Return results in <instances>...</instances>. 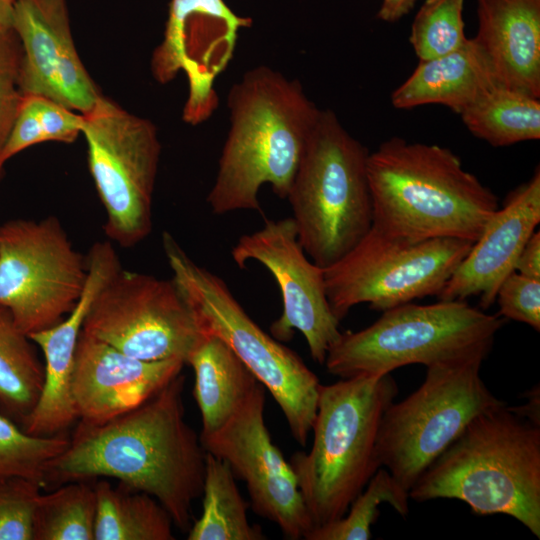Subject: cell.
Instances as JSON below:
<instances>
[{
  "instance_id": "1",
  "label": "cell",
  "mask_w": 540,
  "mask_h": 540,
  "mask_svg": "<svg viewBox=\"0 0 540 540\" xmlns=\"http://www.w3.org/2000/svg\"><path fill=\"white\" fill-rule=\"evenodd\" d=\"M181 373L152 397L115 418L81 422L54 461L47 483L113 478L155 498L187 533L202 495L206 451L185 417Z\"/></svg>"
},
{
  "instance_id": "2",
  "label": "cell",
  "mask_w": 540,
  "mask_h": 540,
  "mask_svg": "<svg viewBox=\"0 0 540 540\" xmlns=\"http://www.w3.org/2000/svg\"><path fill=\"white\" fill-rule=\"evenodd\" d=\"M227 107L230 129L207 202L216 215L261 212L262 185L286 199L320 109L299 81L266 66L231 87Z\"/></svg>"
},
{
  "instance_id": "3",
  "label": "cell",
  "mask_w": 540,
  "mask_h": 540,
  "mask_svg": "<svg viewBox=\"0 0 540 540\" xmlns=\"http://www.w3.org/2000/svg\"><path fill=\"white\" fill-rule=\"evenodd\" d=\"M457 499L478 515L504 514L540 538V424L505 402L477 415L409 490Z\"/></svg>"
},
{
  "instance_id": "4",
  "label": "cell",
  "mask_w": 540,
  "mask_h": 540,
  "mask_svg": "<svg viewBox=\"0 0 540 540\" xmlns=\"http://www.w3.org/2000/svg\"><path fill=\"white\" fill-rule=\"evenodd\" d=\"M367 175L372 226L390 234L474 242L499 208L497 196L439 145L390 138L369 153Z\"/></svg>"
},
{
  "instance_id": "5",
  "label": "cell",
  "mask_w": 540,
  "mask_h": 540,
  "mask_svg": "<svg viewBox=\"0 0 540 540\" xmlns=\"http://www.w3.org/2000/svg\"><path fill=\"white\" fill-rule=\"evenodd\" d=\"M398 394L390 374L357 376L319 387L308 453L290 458L313 528L338 520L381 467V417Z\"/></svg>"
},
{
  "instance_id": "6",
  "label": "cell",
  "mask_w": 540,
  "mask_h": 540,
  "mask_svg": "<svg viewBox=\"0 0 540 540\" xmlns=\"http://www.w3.org/2000/svg\"><path fill=\"white\" fill-rule=\"evenodd\" d=\"M368 155L333 111L320 109L286 199L300 245L323 269L372 227Z\"/></svg>"
},
{
  "instance_id": "7",
  "label": "cell",
  "mask_w": 540,
  "mask_h": 540,
  "mask_svg": "<svg viewBox=\"0 0 540 540\" xmlns=\"http://www.w3.org/2000/svg\"><path fill=\"white\" fill-rule=\"evenodd\" d=\"M162 246L172 280L205 334L225 342L281 409L305 447L317 412L320 381L300 356L263 331L222 278L198 265L167 231Z\"/></svg>"
},
{
  "instance_id": "8",
  "label": "cell",
  "mask_w": 540,
  "mask_h": 540,
  "mask_svg": "<svg viewBox=\"0 0 540 540\" xmlns=\"http://www.w3.org/2000/svg\"><path fill=\"white\" fill-rule=\"evenodd\" d=\"M505 319L465 300L405 303L382 312L368 327L342 333L325 366L341 379L379 377L411 364L426 367L487 357Z\"/></svg>"
},
{
  "instance_id": "9",
  "label": "cell",
  "mask_w": 540,
  "mask_h": 540,
  "mask_svg": "<svg viewBox=\"0 0 540 540\" xmlns=\"http://www.w3.org/2000/svg\"><path fill=\"white\" fill-rule=\"evenodd\" d=\"M484 359L474 356L428 366L422 384L385 409L377 457L408 492L477 415L503 403L481 378Z\"/></svg>"
},
{
  "instance_id": "10",
  "label": "cell",
  "mask_w": 540,
  "mask_h": 540,
  "mask_svg": "<svg viewBox=\"0 0 540 540\" xmlns=\"http://www.w3.org/2000/svg\"><path fill=\"white\" fill-rule=\"evenodd\" d=\"M473 242L412 239L374 226L343 258L324 269L326 296L341 321L367 303L377 311L438 296Z\"/></svg>"
},
{
  "instance_id": "11",
  "label": "cell",
  "mask_w": 540,
  "mask_h": 540,
  "mask_svg": "<svg viewBox=\"0 0 540 540\" xmlns=\"http://www.w3.org/2000/svg\"><path fill=\"white\" fill-rule=\"evenodd\" d=\"M83 119L88 167L106 213L105 234L121 247H133L152 229L158 130L105 96Z\"/></svg>"
},
{
  "instance_id": "12",
  "label": "cell",
  "mask_w": 540,
  "mask_h": 540,
  "mask_svg": "<svg viewBox=\"0 0 540 540\" xmlns=\"http://www.w3.org/2000/svg\"><path fill=\"white\" fill-rule=\"evenodd\" d=\"M86 280L87 260L55 216L0 225V306L28 336L65 318Z\"/></svg>"
},
{
  "instance_id": "13",
  "label": "cell",
  "mask_w": 540,
  "mask_h": 540,
  "mask_svg": "<svg viewBox=\"0 0 540 540\" xmlns=\"http://www.w3.org/2000/svg\"><path fill=\"white\" fill-rule=\"evenodd\" d=\"M82 332L140 360L185 364L205 335L172 278L122 269L95 296Z\"/></svg>"
},
{
  "instance_id": "14",
  "label": "cell",
  "mask_w": 540,
  "mask_h": 540,
  "mask_svg": "<svg viewBox=\"0 0 540 540\" xmlns=\"http://www.w3.org/2000/svg\"><path fill=\"white\" fill-rule=\"evenodd\" d=\"M250 17L234 13L224 0H170L163 39L151 58V72L160 84L179 73L186 76L188 96L183 120L198 125L218 107L216 78L233 57L241 29Z\"/></svg>"
},
{
  "instance_id": "15",
  "label": "cell",
  "mask_w": 540,
  "mask_h": 540,
  "mask_svg": "<svg viewBox=\"0 0 540 540\" xmlns=\"http://www.w3.org/2000/svg\"><path fill=\"white\" fill-rule=\"evenodd\" d=\"M264 411L265 388L258 383L236 413L216 431L199 435L200 441L245 482L256 514L277 525L284 538L305 539L313 523L293 469L272 441Z\"/></svg>"
},
{
  "instance_id": "16",
  "label": "cell",
  "mask_w": 540,
  "mask_h": 540,
  "mask_svg": "<svg viewBox=\"0 0 540 540\" xmlns=\"http://www.w3.org/2000/svg\"><path fill=\"white\" fill-rule=\"evenodd\" d=\"M231 256L241 268L249 261L262 264L277 282L282 313L271 324V335L288 342L299 331L313 361L323 365L330 347L341 335L340 321L326 296L324 269L303 250L293 219L267 220L259 230L241 236Z\"/></svg>"
},
{
  "instance_id": "17",
  "label": "cell",
  "mask_w": 540,
  "mask_h": 540,
  "mask_svg": "<svg viewBox=\"0 0 540 540\" xmlns=\"http://www.w3.org/2000/svg\"><path fill=\"white\" fill-rule=\"evenodd\" d=\"M11 28L21 47V92L89 112L103 95L79 57L67 0H18Z\"/></svg>"
},
{
  "instance_id": "18",
  "label": "cell",
  "mask_w": 540,
  "mask_h": 540,
  "mask_svg": "<svg viewBox=\"0 0 540 540\" xmlns=\"http://www.w3.org/2000/svg\"><path fill=\"white\" fill-rule=\"evenodd\" d=\"M120 269L110 242L93 244L87 259L85 287L74 309L56 325L29 335L44 355V382L22 426L24 431L37 436L57 435L79 419L72 388L78 339L92 301Z\"/></svg>"
},
{
  "instance_id": "19",
  "label": "cell",
  "mask_w": 540,
  "mask_h": 540,
  "mask_svg": "<svg viewBox=\"0 0 540 540\" xmlns=\"http://www.w3.org/2000/svg\"><path fill=\"white\" fill-rule=\"evenodd\" d=\"M184 365L179 360H140L81 331L72 385L80 421L100 424L137 407Z\"/></svg>"
},
{
  "instance_id": "20",
  "label": "cell",
  "mask_w": 540,
  "mask_h": 540,
  "mask_svg": "<svg viewBox=\"0 0 540 540\" xmlns=\"http://www.w3.org/2000/svg\"><path fill=\"white\" fill-rule=\"evenodd\" d=\"M540 222V171L514 190L491 215L479 237L438 294V300L479 296L481 309L495 303L502 281Z\"/></svg>"
},
{
  "instance_id": "21",
  "label": "cell",
  "mask_w": 540,
  "mask_h": 540,
  "mask_svg": "<svg viewBox=\"0 0 540 540\" xmlns=\"http://www.w3.org/2000/svg\"><path fill=\"white\" fill-rule=\"evenodd\" d=\"M474 37L496 82L540 98V0H477Z\"/></svg>"
},
{
  "instance_id": "22",
  "label": "cell",
  "mask_w": 540,
  "mask_h": 540,
  "mask_svg": "<svg viewBox=\"0 0 540 540\" xmlns=\"http://www.w3.org/2000/svg\"><path fill=\"white\" fill-rule=\"evenodd\" d=\"M499 85L475 39L457 50L420 60L413 73L391 95L397 109L441 104L458 114L491 87Z\"/></svg>"
},
{
  "instance_id": "23",
  "label": "cell",
  "mask_w": 540,
  "mask_h": 540,
  "mask_svg": "<svg viewBox=\"0 0 540 540\" xmlns=\"http://www.w3.org/2000/svg\"><path fill=\"white\" fill-rule=\"evenodd\" d=\"M187 364L194 371L193 395L202 420L200 435L222 427L259 383L231 348L214 335H204Z\"/></svg>"
},
{
  "instance_id": "24",
  "label": "cell",
  "mask_w": 540,
  "mask_h": 540,
  "mask_svg": "<svg viewBox=\"0 0 540 540\" xmlns=\"http://www.w3.org/2000/svg\"><path fill=\"white\" fill-rule=\"evenodd\" d=\"M94 540H174L173 521L152 496L106 479L94 482Z\"/></svg>"
},
{
  "instance_id": "25",
  "label": "cell",
  "mask_w": 540,
  "mask_h": 540,
  "mask_svg": "<svg viewBox=\"0 0 540 540\" xmlns=\"http://www.w3.org/2000/svg\"><path fill=\"white\" fill-rule=\"evenodd\" d=\"M202 512L187 532L188 540H264L248 519V504L226 462L206 452Z\"/></svg>"
},
{
  "instance_id": "26",
  "label": "cell",
  "mask_w": 540,
  "mask_h": 540,
  "mask_svg": "<svg viewBox=\"0 0 540 540\" xmlns=\"http://www.w3.org/2000/svg\"><path fill=\"white\" fill-rule=\"evenodd\" d=\"M459 115L468 130L495 147L540 139V101L527 93L495 85Z\"/></svg>"
},
{
  "instance_id": "27",
  "label": "cell",
  "mask_w": 540,
  "mask_h": 540,
  "mask_svg": "<svg viewBox=\"0 0 540 540\" xmlns=\"http://www.w3.org/2000/svg\"><path fill=\"white\" fill-rule=\"evenodd\" d=\"M44 382V366L34 342L0 306V412L21 427L32 412Z\"/></svg>"
},
{
  "instance_id": "28",
  "label": "cell",
  "mask_w": 540,
  "mask_h": 540,
  "mask_svg": "<svg viewBox=\"0 0 540 540\" xmlns=\"http://www.w3.org/2000/svg\"><path fill=\"white\" fill-rule=\"evenodd\" d=\"M61 485L39 495L33 515V540H94V484L71 481Z\"/></svg>"
},
{
  "instance_id": "29",
  "label": "cell",
  "mask_w": 540,
  "mask_h": 540,
  "mask_svg": "<svg viewBox=\"0 0 540 540\" xmlns=\"http://www.w3.org/2000/svg\"><path fill=\"white\" fill-rule=\"evenodd\" d=\"M83 115L38 94H23L1 153L6 163L18 153L45 142L72 143L82 135Z\"/></svg>"
},
{
  "instance_id": "30",
  "label": "cell",
  "mask_w": 540,
  "mask_h": 540,
  "mask_svg": "<svg viewBox=\"0 0 540 540\" xmlns=\"http://www.w3.org/2000/svg\"><path fill=\"white\" fill-rule=\"evenodd\" d=\"M409 492L383 467L350 504L344 516L313 528L306 540H369L371 526L380 514L379 506L388 503L402 516L409 512Z\"/></svg>"
},
{
  "instance_id": "31",
  "label": "cell",
  "mask_w": 540,
  "mask_h": 540,
  "mask_svg": "<svg viewBox=\"0 0 540 540\" xmlns=\"http://www.w3.org/2000/svg\"><path fill=\"white\" fill-rule=\"evenodd\" d=\"M64 433L37 436L0 412V478L21 477L42 486L54 461L66 450Z\"/></svg>"
},
{
  "instance_id": "32",
  "label": "cell",
  "mask_w": 540,
  "mask_h": 540,
  "mask_svg": "<svg viewBox=\"0 0 540 540\" xmlns=\"http://www.w3.org/2000/svg\"><path fill=\"white\" fill-rule=\"evenodd\" d=\"M463 4L464 0H426L420 7L409 38L420 60L449 54L466 42Z\"/></svg>"
},
{
  "instance_id": "33",
  "label": "cell",
  "mask_w": 540,
  "mask_h": 540,
  "mask_svg": "<svg viewBox=\"0 0 540 540\" xmlns=\"http://www.w3.org/2000/svg\"><path fill=\"white\" fill-rule=\"evenodd\" d=\"M41 488L21 477L0 478V540H33V515Z\"/></svg>"
},
{
  "instance_id": "34",
  "label": "cell",
  "mask_w": 540,
  "mask_h": 540,
  "mask_svg": "<svg viewBox=\"0 0 540 540\" xmlns=\"http://www.w3.org/2000/svg\"><path fill=\"white\" fill-rule=\"evenodd\" d=\"M21 47L11 29L0 31V157L12 129L23 93L19 86ZM4 166L0 162V180Z\"/></svg>"
},
{
  "instance_id": "35",
  "label": "cell",
  "mask_w": 540,
  "mask_h": 540,
  "mask_svg": "<svg viewBox=\"0 0 540 540\" xmlns=\"http://www.w3.org/2000/svg\"><path fill=\"white\" fill-rule=\"evenodd\" d=\"M498 315L540 330V280L511 272L500 284L496 299Z\"/></svg>"
},
{
  "instance_id": "36",
  "label": "cell",
  "mask_w": 540,
  "mask_h": 540,
  "mask_svg": "<svg viewBox=\"0 0 540 540\" xmlns=\"http://www.w3.org/2000/svg\"><path fill=\"white\" fill-rule=\"evenodd\" d=\"M515 271L540 280V231H535L524 245L517 259Z\"/></svg>"
},
{
  "instance_id": "37",
  "label": "cell",
  "mask_w": 540,
  "mask_h": 540,
  "mask_svg": "<svg viewBox=\"0 0 540 540\" xmlns=\"http://www.w3.org/2000/svg\"><path fill=\"white\" fill-rule=\"evenodd\" d=\"M417 0H382L378 18L385 22H396L411 11Z\"/></svg>"
},
{
  "instance_id": "38",
  "label": "cell",
  "mask_w": 540,
  "mask_h": 540,
  "mask_svg": "<svg viewBox=\"0 0 540 540\" xmlns=\"http://www.w3.org/2000/svg\"><path fill=\"white\" fill-rule=\"evenodd\" d=\"M18 0H0V31L11 29L15 4Z\"/></svg>"
}]
</instances>
